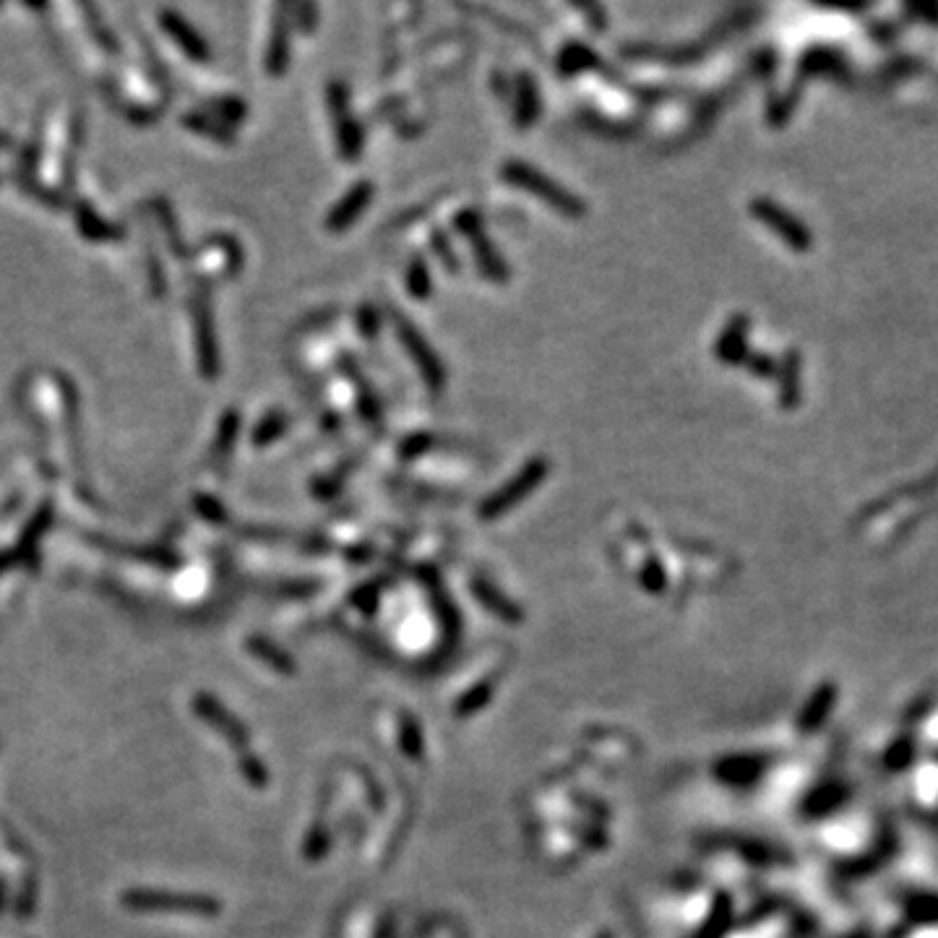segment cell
Segmentation results:
<instances>
[{"label": "cell", "instance_id": "obj_2", "mask_svg": "<svg viewBox=\"0 0 938 938\" xmlns=\"http://www.w3.org/2000/svg\"><path fill=\"white\" fill-rule=\"evenodd\" d=\"M751 212H754V217L759 219V222H764L777 238L785 240L790 248H795V251H808V248H811L813 238L811 232H808V227L803 225L795 214L787 212L782 204H777V201L772 199H756L754 204H751Z\"/></svg>", "mask_w": 938, "mask_h": 938}, {"label": "cell", "instance_id": "obj_9", "mask_svg": "<svg viewBox=\"0 0 938 938\" xmlns=\"http://www.w3.org/2000/svg\"><path fill=\"white\" fill-rule=\"evenodd\" d=\"M368 199H370V185L360 183L355 191H352L350 196L342 201V209L337 212V225L342 227V225H347V222H352L357 214L363 212V206L368 204Z\"/></svg>", "mask_w": 938, "mask_h": 938}, {"label": "cell", "instance_id": "obj_4", "mask_svg": "<svg viewBox=\"0 0 938 938\" xmlns=\"http://www.w3.org/2000/svg\"><path fill=\"white\" fill-rule=\"evenodd\" d=\"M545 475H548V462H545L542 456H535L527 467L519 469V472L511 477L509 485L498 488L496 493L485 501L483 516H496L503 514V511H509L514 503H519L527 493H532V490L545 480Z\"/></svg>", "mask_w": 938, "mask_h": 938}, {"label": "cell", "instance_id": "obj_11", "mask_svg": "<svg viewBox=\"0 0 938 938\" xmlns=\"http://www.w3.org/2000/svg\"><path fill=\"white\" fill-rule=\"evenodd\" d=\"M746 363H748V368L756 370L761 378H772L774 365H772V360H767V357H748Z\"/></svg>", "mask_w": 938, "mask_h": 938}, {"label": "cell", "instance_id": "obj_8", "mask_svg": "<svg viewBox=\"0 0 938 938\" xmlns=\"http://www.w3.org/2000/svg\"><path fill=\"white\" fill-rule=\"evenodd\" d=\"M519 105H516V123L519 128H527L532 120L537 118L540 113V97H537V86L535 81L529 79L527 73L519 76Z\"/></svg>", "mask_w": 938, "mask_h": 938}, {"label": "cell", "instance_id": "obj_6", "mask_svg": "<svg viewBox=\"0 0 938 938\" xmlns=\"http://www.w3.org/2000/svg\"><path fill=\"white\" fill-rule=\"evenodd\" d=\"M746 326H748V321L743 316L733 318V321L725 326L720 342H717V357H720L722 363L740 365L748 360Z\"/></svg>", "mask_w": 938, "mask_h": 938}, {"label": "cell", "instance_id": "obj_7", "mask_svg": "<svg viewBox=\"0 0 938 938\" xmlns=\"http://www.w3.org/2000/svg\"><path fill=\"white\" fill-rule=\"evenodd\" d=\"M780 399L782 407H795L800 399V360L798 352H787L780 370Z\"/></svg>", "mask_w": 938, "mask_h": 938}, {"label": "cell", "instance_id": "obj_10", "mask_svg": "<svg viewBox=\"0 0 938 938\" xmlns=\"http://www.w3.org/2000/svg\"><path fill=\"white\" fill-rule=\"evenodd\" d=\"M407 287H410L412 298L417 300H425L430 295V274L423 258H415L410 264V271H407Z\"/></svg>", "mask_w": 938, "mask_h": 938}, {"label": "cell", "instance_id": "obj_1", "mask_svg": "<svg viewBox=\"0 0 938 938\" xmlns=\"http://www.w3.org/2000/svg\"><path fill=\"white\" fill-rule=\"evenodd\" d=\"M501 175L509 180L511 185H519V188L529 191L532 196H537V199L548 201V204L553 206L555 212L566 214V217L576 219V217H584V212H587L582 201L576 199L574 193H569L566 188H561V185L555 183V180H550L548 175H542L540 170H535V167L527 165V162L511 159V162H506V165H503Z\"/></svg>", "mask_w": 938, "mask_h": 938}, {"label": "cell", "instance_id": "obj_5", "mask_svg": "<svg viewBox=\"0 0 938 938\" xmlns=\"http://www.w3.org/2000/svg\"><path fill=\"white\" fill-rule=\"evenodd\" d=\"M456 225H459V230L467 235L472 248H475L477 264H480L485 277L496 279V282L509 277V274H506V264H503V258L493 251V245H490V240L483 235V225H480V219H477L475 214H469V212L459 214V217H456Z\"/></svg>", "mask_w": 938, "mask_h": 938}, {"label": "cell", "instance_id": "obj_3", "mask_svg": "<svg viewBox=\"0 0 938 938\" xmlns=\"http://www.w3.org/2000/svg\"><path fill=\"white\" fill-rule=\"evenodd\" d=\"M394 324H397L402 344L407 347V352H410L412 363H415L417 368H420V373H423L425 386H428L430 391H441L443 386H446V370H443L436 352L430 350V344L425 342L423 334H420V331L407 321V318L399 316V311L394 313Z\"/></svg>", "mask_w": 938, "mask_h": 938}]
</instances>
